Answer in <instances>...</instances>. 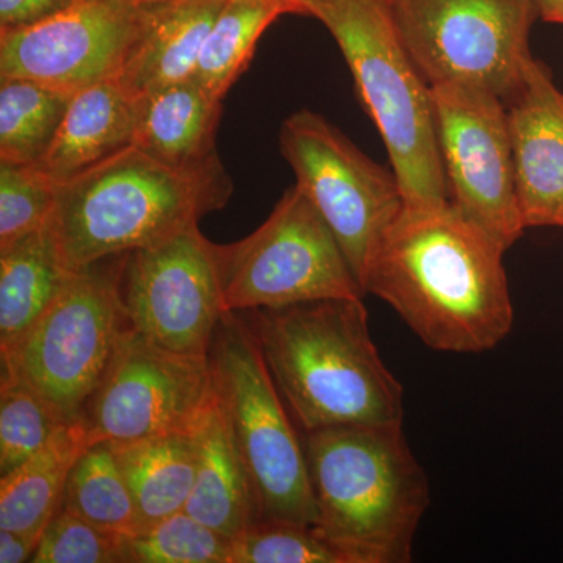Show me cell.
<instances>
[{"mask_svg":"<svg viewBox=\"0 0 563 563\" xmlns=\"http://www.w3.org/2000/svg\"><path fill=\"white\" fill-rule=\"evenodd\" d=\"M506 250L453 206L409 207L385 233L363 290L433 351L483 354L514 328Z\"/></svg>","mask_w":563,"mask_h":563,"instance_id":"1","label":"cell"},{"mask_svg":"<svg viewBox=\"0 0 563 563\" xmlns=\"http://www.w3.org/2000/svg\"><path fill=\"white\" fill-rule=\"evenodd\" d=\"M362 299L240 312L302 432L402 424L404 388L373 342Z\"/></svg>","mask_w":563,"mask_h":563,"instance_id":"2","label":"cell"},{"mask_svg":"<svg viewBox=\"0 0 563 563\" xmlns=\"http://www.w3.org/2000/svg\"><path fill=\"white\" fill-rule=\"evenodd\" d=\"M317 525L347 563L412 561L431 490L402 424L302 432Z\"/></svg>","mask_w":563,"mask_h":563,"instance_id":"3","label":"cell"},{"mask_svg":"<svg viewBox=\"0 0 563 563\" xmlns=\"http://www.w3.org/2000/svg\"><path fill=\"white\" fill-rule=\"evenodd\" d=\"M233 180L221 158L174 168L131 146L58 187L49 221L70 269L144 250L224 209Z\"/></svg>","mask_w":563,"mask_h":563,"instance_id":"4","label":"cell"},{"mask_svg":"<svg viewBox=\"0 0 563 563\" xmlns=\"http://www.w3.org/2000/svg\"><path fill=\"white\" fill-rule=\"evenodd\" d=\"M310 16L328 27L343 52L387 147L404 206L450 203L431 87L402 46L387 0H314Z\"/></svg>","mask_w":563,"mask_h":563,"instance_id":"5","label":"cell"},{"mask_svg":"<svg viewBox=\"0 0 563 563\" xmlns=\"http://www.w3.org/2000/svg\"><path fill=\"white\" fill-rule=\"evenodd\" d=\"M209 361L218 406L250 477L257 521L317 525L302 437L242 313L222 314Z\"/></svg>","mask_w":563,"mask_h":563,"instance_id":"6","label":"cell"},{"mask_svg":"<svg viewBox=\"0 0 563 563\" xmlns=\"http://www.w3.org/2000/svg\"><path fill=\"white\" fill-rule=\"evenodd\" d=\"M124 254L73 269L38 320L2 354V379L43 396L66 421L84 420L121 336L132 328L121 296Z\"/></svg>","mask_w":563,"mask_h":563,"instance_id":"7","label":"cell"},{"mask_svg":"<svg viewBox=\"0 0 563 563\" xmlns=\"http://www.w3.org/2000/svg\"><path fill=\"white\" fill-rule=\"evenodd\" d=\"M214 254L228 312L365 296L339 240L296 185L257 231L214 244Z\"/></svg>","mask_w":563,"mask_h":563,"instance_id":"8","label":"cell"},{"mask_svg":"<svg viewBox=\"0 0 563 563\" xmlns=\"http://www.w3.org/2000/svg\"><path fill=\"white\" fill-rule=\"evenodd\" d=\"M395 31L429 87L472 85L506 102L533 60V0H387Z\"/></svg>","mask_w":563,"mask_h":563,"instance_id":"9","label":"cell"},{"mask_svg":"<svg viewBox=\"0 0 563 563\" xmlns=\"http://www.w3.org/2000/svg\"><path fill=\"white\" fill-rule=\"evenodd\" d=\"M279 144L296 187L328 222L363 288L374 252L404 209L395 173L310 110L284 121Z\"/></svg>","mask_w":563,"mask_h":563,"instance_id":"10","label":"cell"},{"mask_svg":"<svg viewBox=\"0 0 563 563\" xmlns=\"http://www.w3.org/2000/svg\"><path fill=\"white\" fill-rule=\"evenodd\" d=\"M217 404L209 358L177 354L129 328L88 402L85 421L96 443L196 435Z\"/></svg>","mask_w":563,"mask_h":563,"instance_id":"11","label":"cell"},{"mask_svg":"<svg viewBox=\"0 0 563 563\" xmlns=\"http://www.w3.org/2000/svg\"><path fill=\"white\" fill-rule=\"evenodd\" d=\"M431 99L451 206L509 250L526 224L503 99L462 84L433 85Z\"/></svg>","mask_w":563,"mask_h":563,"instance_id":"12","label":"cell"},{"mask_svg":"<svg viewBox=\"0 0 563 563\" xmlns=\"http://www.w3.org/2000/svg\"><path fill=\"white\" fill-rule=\"evenodd\" d=\"M121 296L131 325L177 354L209 358L228 312L214 243L199 225L122 258Z\"/></svg>","mask_w":563,"mask_h":563,"instance_id":"13","label":"cell"},{"mask_svg":"<svg viewBox=\"0 0 563 563\" xmlns=\"http://www.w3.org/2000/svg\"><path fill=\"white\" fill-rule=\"evenodd\" d=\"M157 10L76 0L47 20L0 31V77L38 81L69 95L118 79Z\"/></svg>","mask_w":563,"mask_h":563,"instance_id":"14","label":"cell"},{"mask_svg":"<svg viewBox=\"0 0 563 563\" xmlns=\"http://www.w3.org/2000/svg\"><path fill=\"white\" fill-rule=\"evenodd\" d=\"M526 229L559 228L563 214V95L536 60L504 102Z\"/></svg>","mask_w":563,"mask_h":563,"instance_id":"15","label":"cell"},{"mask_svg":"<svg viewBox=\"0 0 563 563\" xmlns=\"http://www.w3.org/2000/svg\"><path fill=\"white\" fill-rule=\"evenodd\" d=\"M136 101L120 79L74 92L65 120L40 168L55 184H66L133 146Z\"/></svg>","mask_w":563,"mask_h":563,"instance_id":"16","label":"cell"},{"mask_svg":"<svg viewBox=\"0 0 563 563\" xmlns=\"http://www.w3.org/2000/svg\"><path fill=\"white\" fill-rule=\"evenodd\" d=\"M135 101L133 146L144 154L174 168H196L220 158L222 99L201 84L179 81Z\"/></svg>","mask_w":563,"mask_h":563,"instance_id":"17","label":"cell"},{"mask_svg":"<svg viewBox=\"0 0 563 563\" xmlns=\"http://www.w3.org/2000/svg\"><path fill=\"white\" fill-rule=\"evenodd\" d=\"M228 0H177L155 11L122 69V87L139 99L192 79L203 43Z\"/></svg>","mask_w":563,"mask_h":563,"instance_id":"18","label":"cell"},{"mask_svg":"<svg viewBox=\"0 0 563 563\" xmlns=\"http://www.w3.org/2000/svg\"><path fill=\"white\" fill-rule=\"evenodd\" d=\"M95 443L85 418L68 422L41 453L0 477V529L41 539L60 510L74 463Z\"/></svg>","mask_w":563,"mask_h":563,"instance_id":"19","label":"cell"},{"mask_svg":"<svg viewBox=\"0 0 563 563\" xmlns=\"http://www.w3.org/2000/svg\"><path fill=\"white\" fill-rule=\"evenodd\" d=\"M198 440V473L185 512L235 540L257 521V509L250 477L218 404Z\"/></svg>","mask_w":563,"mask_h":563,"instance_id":"20","label":"cell"},{"mask_svg":"<svg viewBox=\"0 0 563 563\" xmlns=\"http://www.w3.org/2000/svg\"><path fill=\"white\" fill-rule=\"evenodd\" d=\"M70 273L49 224L0 247V351L49 309Z\"/></svg>","mask_w":563,"mask_h":563,"instance_id":"21","label":"cell"},{"mask_svg":"<svg viewBox=\"0 0 563 563\" xmlns=\"http://www.w3.org/2000/svg\"><path fill=\"white\" fill-rule=\"evenodd\" d=\"M198 433L113 444L141 529L185 510L198 473Z\"/></svg>","mask_w":563,"mask_h":563,"instance_id":"22","label":"cell"},{"mask_svg":"<svg viewBox=\"0 0 563 563\" xmlns=\"http://www.w3.org/2000/svg\"><path fill=\"white\" fill-rule=\"evenodd\" d=\"M284 14H295L284 0H228L203 43L192 79L224 99L250 66L263 32Z\"/></svg>","mask_w":563,"mask_h":563,"instance_id":"23","label":"cell"},{"mask_svg":"<svg viewBox=\"0 0 563 563\" xmlns=\"http://www.w3.org/2000/svg\"><path fill=\"white\" fill-rule=\"evenodd\" d=\"M73 95L38 81L0 77V161L40 165Z\"/></svg>","mask_w":563,"mask_h":563,"instance_id":"24","label":"cell"},{"mask_svg":"<svg viewBox=\"0 0 563 563\" xmlns=\"http://www.w3.org/2000/svg\"><path fill=\"white\" fill-rule=\"evenodd\" d=\"M62 509L111 536L125 537L140 531L135 501L113 444H91L77 459L66 484Z\"/></svg>","mask_w":563,"mask_h":563,"instance_id":"25","label":"cell"},{"mask_svg":"<svg viewBox=\"0 0 563 563\" xmlns=\"http://www.w3.org/2000/svg\"><path fill=\"white\" fill-rule=\"evenodd\" d=\"M233 540L177 512L121 537V563H231Z\"/></svg>","mask_w":563,"mask_h":563,"instance_id":"26","label":"cell"},{"mask_svg":"<svg viewBox=\"0 0 563 563\" xmlns=\"http://www.w3.org/2000/svg\"><path fill=\"white\" fill-rule=\"evenodd\" d=\"M43 396L18 380L0 384V477L41 453L68 424Z\"/></svg>","mask_w":563,"mask_h":563,"instance_id":"27","label":"cell"},{"mask_svg":"<svg viewBox=\"0 0 563 563\" xmlns=\"http://www.w3.org/2000/svg\"><path fill=\"white\" fill-rule=\"evenodd\" d=\"M58 185L38 165L0 161V247L46 228Z\"/></svg>","mask_w":563,"mask_h":563,"instance_id":"28","label":"cell"},{"mask_svg":"<svg viewBox=\"0 0 563 563\" xmlns=\"http://www.w3.org/2000/svg\"><path fill=\"white\" fill-rule=\"evenodd\" d=\"M231 563H347L310 525L254 521L232 543Z\"/></svg>","mask_w":563,"mask_h":563,"instance_id":"29","label":"cell"},{"mask_svg":"<svg viewBox=\"0 0 563 563\" xmlns=\"http://www.w3.org/2000/svg\"><path fill=\"white\" fill-rule=\"evenodd\" d=\"M121 537L62 509L41 536L33 563H121Z\"/></svg>","mask_w":563,"mask_h":563,"instance_id":"30","label":"cell"},{"mask_svg":"<svg viewBox=\"0 0 563 563\" xmlns=\"http://www.w3.org/2000/svg\"><path fill=\"white\" fill-rule=\"evenodd\" d=\"M76 0H0V31L27 27L68 9Z\"/></svg>","mask_w":563,"mask_h":563,"instance_id":"31","label":"cell"},{"mask_svg":"<svg viewBox=\"0 0 563 563\" xmlns=\"http://www.w3.org/2000/svg\"><path fill=\"white\" fill-rule=\"evenodd\" d=\"M40 540L38 537L0 529V563L32 562Z\"/></svg>","mask_w":563,"mask_h":563,"instance_id":"32","label":"cell"},{"mask_svg":"<svg viewBox=\"0 0 563 563\" xmlns=\"http://www.w3.org/2000/svg\"><path fill=\"white\" fill-rule=\"evenodd\" d=\"M539 18L544 22L563 25V0H533Z\"/></svg>","mask_w":563,"mask_h":563,"instance_id":"33","label":"cell"},{"mask_svg":"<svg viewBox=\"0 0 563 563\" xmlns=\"http://www.w3.org/2000/svg\"><path fill=\"white\" fill-rule=\"evenodd\" d=\"M117 2L124 3V5L132 7V9L155 10L172 5L177 0H117Z\"/></svg>","mask_w":563,"mask_h":563,"instance_id":"34","label":"cell"},{"mask_svg":"<svg viewBox=\"0 0 563 563\" xmlns=\"http://www.w3.org/2000/svg\"><path fill=\"white\" fill-rule=\"evenodd\" d=\"M291 7L295 14H302V16H310L312 13V5L314 0H284Z\"/></svg>","mask_w":563,"mask_h":563,"instance_id":"35","label":"cell"},{"mask_svg":"<svg viewBox=\"0 0 563 563\" xmlns=\"http://www.w3.org/2000/svg\"><path fill=\"white\" fill-rule=\"evenodd\" d=\"M559 228H563V214H562V218H561V222H559Z\"/></svg>","mask_w":563,"mask_h":563,"instance_id":"36","label":"cell"}]
</instances>
